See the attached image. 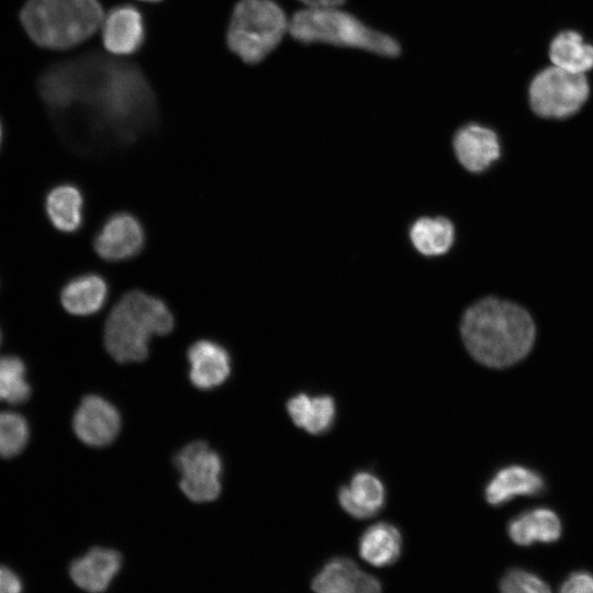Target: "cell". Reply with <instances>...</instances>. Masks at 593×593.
Segmentation results:
<instances>
[{
    "mask_svg": "<svg viewBox=\"0 0 593 593\" xmlns=\"http://www.w3.org/2000/svg\"><path fill=\"white\" fill-rule=\"evenodd\" d=\"M455 230L452 223L443 216L421 217L410 230V238L415 249L426 256L447 253L452 246Z\"/></svg>",
    "mask_w": 593,
    "mask_h": 593,
    "instance_id": "cb8c5ba5",
    "label": "cell"
},
{
    "mask_svg": "<svg viewBox=\"0 0 593 593\" xmlns=\"http://www.w3.org/2000/svg\"><path fill=\"white\" fill-rule=\"evenodd\" d=\"M552 65L569 72L584 75L593 68V46L574 31L559 33L551 42Z\"/></svg>",
    "mask_w": 593,
    "mask_h": 593,
    "instance_id": "603a6c76",
    "label": "cell"
},
{
    "mask_svg": "<svg viewBox=\"0 0 593 593\" xmlns=\"http://www.w3.org/2000/svg\"><path fill=\"white\" fill-rule=\"evenodd\" d=\"M340 506L355 518H368L376 515L385 501L383 483L372 473L357 472L348 485L338 491Z\"/></svg>",
    "mask_w": 593,
    "mask_h": 593,
    "instance_id": "e0dca14e",
    "label": "cell"
},
{
    "mask_svg": "<svg viewBox=\"0 0 593 593\" xmlns=\"http://www.w3.org/2000/svg\"><path fill=\"white\" fill-rule=\"evenodd\" d=\"M289 23L272 0H239L227 30L230 49L247 64L264 60L280 43Z\"/></svg>",
    "mask_w": 593,
    "mask_h": 593,
    "instance_id": "8992f818",
    "label": "cell"
},
{
    "mask_svg": "<svg viewBox=\"0 0 593 593\" xmlns=\"http://www.w3.org/2000/svg\"><path fill=\"white\" fill-rule=\"evenodd\" d=\"M454 150L461 166L471 172L485 170L500 157V143L496 134L479 124H467L454 136Z\"/></svg>",
    "mask_w": 593,
    "mask_h": 593,
    "instance_id": "7c38bea8",
    "label": "cell"
},
{
    "mask_svg": "<svg viewBox=\"0 0 593 593\" xmlns=\"http://www.w3.org/2000/svg\"><path fill=\"white\" fill-rule=\"evenodd\" d=\"M103 45L112 54L128 55L143 44V16L134 7L120 5L110 11L102 22Z\"/></svg>",
    "mask_w": 593,
    "mask_h": 593,
    "instance_id": "9a60e30c",
    "label": "cell"
},
{
    "mask_svg": "<svg viewBox=\"0 0 593 593\" xmlns=\"http://www.w3.org/2000/svg\"><path fill=\"white\" fill-rule=\"evenodd\" d=\"M559 593H593V575L586 571H578L570 574Z\"/></svg>",
    "mask_w": 593,
    "mask_h": 593,
    "instance_id": "83f0119b",
    "label": "cell"
},
{
    "mask_svg": "<svg viewBox=\"0 0 593 593\" xmlns=\"http://www.w3.org/2000/svg\"><path fill=\"white\" fill-rule=\"evenodd\" d=\"M180 474V489L188 499L202 503L214 501L221 493L222 460L205 441H193L175 457Z\"/></svg>",
    "mask_w": 593,
    "mask_h": 593,
    "instance_id": "ba28073f",
    "label": "cell"
},
{
    "mask_svg": "<svg viewBox=\"0 0 593 593\" xmlns=\"http://www.w3.org/2000/svg\"><path fill=\"white\" fill-rule=\"evenodd\" d=\"M291 36L303 43H325L355 47L384 57L401 53L399 42L392 36L373 30L355 15L337 8H306L298 11L288 25Z\"/></svg>",
    "mask_w": 593,
    "mask_h": 593,
    "instance_id": "5b68a950",
    "label": "cell"
},
{
    "mask_svg": "<svg viewBox=\"0 0 593 593\" xmlns=\"http://www.w3.org/2000/svg\"><path fill=\"white\" fill-rule=\"evenodd\" d=\"M0 593H23V582L12 569L0 564Z\"/></svg>",
    "mask_w": 593,
    "mask_h": 593,
    "instance_id": "f1b7e54d",
    "label": "cell"
},
{
    "mask_svg": "<svg viewBox=\"0 0 593 593\" xmlns=\"http://www.w3.org/2000/svg\"><path fill=\"white\" fill-rule=\"evenodd\" d=\"M109 284L97 272H87L68 280L60 291V303L70 314L87 316L97 313L108 300Z\"/></svg>",
    "mask_w": 593,
    "mask_h": 593,
    "instance_id": "2e32d148",
    "label": "cell"
},
{
    "mask_svg": "<svg viewBox=\"0 0 593 593\" xmlns=\"http://www.w3.org/2000/svg\"><path fill=\"white\" fill-rule=\"evenodd\" d=\"M0 342H1V333H0Z\"/></svg>",
    "mask_w": 593,
    "mask_h": 593,
    "instance_id": "836d02e7",
    "label": "cell"
},
{
    "mask_svg": "<svg viewBox=\"0 0 593 593\" xmlns=\"http://www.w3.org/2000/svg\"><path fill=\"white\" fill-rule=\"evenodd\" d=\"M545 482L539 473L522 467L501 469L489 481L484 495L489 504L497 506L519 495H536L542 492Z\"/></svg>",
    "mask_w": 593,
    "mask_h": 593,
    "instance_id": "d6986e66",
    "label": "cell"
},
{
    "mask_svg": "<svg viewBox=\"0 0 593 593\" xmlns=\"http://www.w3.org/2000/svg\"><path fill=\"white\" fill-rule=\"evenodd\" d=\"M2 141H3V126L0 120V148H1Z\"/></svg>",
    "mask_w": 593,
    "mask_h": 593,
    "instance_id": "4dcf8cb0",
    "label": "cell"
},
{
    "mask_svg": "<svg viewBox=\"0 0 593 593\" xmlns=\"http://www.w3.org/2000/svg\"><path fill=\"white\" fill-rule=\"evenodd\" d=\"M142 1L156 2V1H160V0H142Z\"/></svg>",
    "mask_w": 593,
    "mask_h": 593,
    "instance_id": "d6a6232c",
    "label": "cell"
},
{
    "mask_svg": "<svg viewBox=\"0 0 593 593\" xmlns=\"http://www.w3.org/2000/svg\"><path fill=\"white\" fill-rule=\"evenodd\" d=\"M590 86L584 75L556 66L539 71L529 86L533 111L548 119H562L578 112L586 101Z\"/></svg>",
    "mask_w": 593,
    "mask_h": 593,
    "instance_id": "52a82bcc",
    "label": "cell"
},
{
    "mask_svg": "<svg viewBox=\"0 0 593 593\" xmlns=\"http://www.w3.org/2000/svg\"><path fill=\"white\" fill-rule=\"evenodd\" d=\"M292 422L312 435L327 432L335 419V402L329 395L309 396L300 393L287 403Z\"/></svg>",
    "mask_w": 593,
    "mask_h": 593,
    "instance_id": "44dd1931",
    "label": "cell"
},
{
    "mask_svg": "<svg viewBox=\"0 0 593 593\" xmlns=\"http://www.w3.org/2000/svg\"><path fill=\"white\" fill-rule=\"evenodd\" d=\"M121 555L110 548L93 547L69 566L74 583L89 592H104L121 569Z\"/></svg>",
    "mask_w": 593,
    "mask_h": 593,
    "instance_id": "4fadbf2b",
    "label": "cell"
},
{
    "mask_svg": "<svg viewBox=\"0 0 593 593\" xmlns=\"http://www.w3.org/2000/svg\"><path fill=\"white\" fill-rule=\"evenodd\" d=\"M175 321L167 304L141 290H131L112 307L103 332L108 353L119 362L142 361L154 335L171 332Z\"/></svg>",
    "mask_w": 593,
    "mask_h": 593,
    "instance_id": "3957f363",
    "label": "cell"
},
{
    "mask_svg": "<svg viewBox=\"0 0 593 593\" xmlns=\"http://www.w3.org/2000/svg\"><path fill=\"white\" fill-rule=\"evenodd\" d=\"M460 332L469 354L491 368L508 367L523 359L536 335L526 310L497 298H485L468 307Z\"/></svg>",
    "mask_w": 593,
    "mask_h": 593,
    "instance_id": "7a4b0ae2",
    "label": "cell"
},
{
    "mask_svg": "<svg viewBox=\"0 0 593 593\" xmlns=\"http://www.w3.org/2000/svg\"><path fill=\"white\" fill-rule=\"evenodd\" d=\"M77 437L88 446L104 447L111 444L121 428L116 407L99 395H87L78 406L72 421Z\"/></svg>",
    "mask_w": 593,
    "mask_h": 593,
    "instance_id": "30bf717a",
    "label": "cell"
},
{
    "mask_svg": "<svg viewBox=\"0 0 593 593\" xmlns=\"http://www.w3.org/2000/svg\"><path fill=\"white\" fill-rule=\"evenodd\" d=\"M44 209L51 224L61 233H76L83 224L85 198L74 183L53 187L45 197Z\"/></svg>",
    "mask_w": 593,
    "mask_h": 593,
    "instance_id": "ac0fdd59",
    "label": "cell"
},
{
    "mask_svg": "<svg viewBox=\"0 0 593 593\" xmlns=\"http://www.w3.org/2000/svg\"><path fill=\"white\" fill-rule=\"evenodd\" d=\"M30 429L26 419L14 412H0V457L11 458L26 446Z\"/></svg>",
    "mask_w": 593,
    "mask_h": 593,
    "instance_id": "484cf974",
    "label": "cell"
},
{
    "mask_svg": "<svg viewBox=\"0 0 593 593\" xmlns=\"http://www.w3.org/2000/svg\"><path fill=\"white\" fill-rule=\"evenodd\" d=\"M500 593H551V590L538 575L523 569H512L502 578Z\"/></svg>",
    "mask_w": 593,
    "mask_h": 593,
    "instance_id": "4316f807",
    "label": "cell"
},
{
    "mask_svg": "<svg viewBox=\"0 0 593 593\" xmlns=\"http://www.w3.org/2000/svg\"><path fill=\"white\" fill-rule=\"evenodd\" d=\"M31 394L23 361L14 356L0 357V401L10 404L25 402Z\"/></svg>",
    "mask_w": 593,
    "mask_h": 593,
    "instance_id": "d4e9b609",
    "label": "cell"
},
{
    "mask_svg": "<svg viewBox=\"0 0 593 593\" xmlns=\"http://www.w3.org/2000/svg\"><path fill=\"white\" fill-rule=\"evenodd\" d=\"M146 240L142 222L132 213L111 214L97 232L93 248L107 261H124L137 256Z\"/></svg>",
    "mask_w": 593,
    "mask_h": 593,
    "instance_id": "9c48e42d",
    "label": "cell"
},
{
    "mask_svg": "<svg viewBox=\"0 0 593 593\" xmlns=\"http://www.w3.org/2000/svg\"><path fill=\"white\" fill-rule=\"evenodd\" d=\"M312 589L315 593H380L381 584L353 560L339 557L322 568Z\"/></svg>",
    "mask_w": 593,
    "mask_h": 593,
    "instance_id": "8fae6325",
    "label": "cell"
},
{
    "mask_svg": "<svg viewBox=\"0 0 593 593\" xmlns=\"http://www.w3.org/2000/svg\"><path fill=\"white\" fill-rule=\"evenodd\" d=\"M402 538L399 529L389 523H377L365 530L359 540V555L368 563L385 567L398 560Z\"/></svg>",
    "mask_w": 593,
    "mask_h": 593,
    "instance_id": "7402d4cb",
    "label": "cell"
},
{
    "mask_svg": "<svg viewBox=\"0 0 593 593\" xmlns=\"http://www.w3.org/2000/svg\"><path fill=\"white\" fill-rule=\"evenodd\" d=\"M37 89L82 154L127 147L157 123L154 92L131 64L86 55L47 67Z\"/></svg>",
    "mask_w": 593,
    "mask_h": 593,
    "instance_id": "6da1fadb",
    "label": "cell"
},
{
    "mask_svg": "<svg viewBox=\"0 0 593 593\" xmlns=\"http://www.w3.org/2000/svg\"><path fill=\"white\" fill-rule=\"evenodd\" d=\"M346 0H311L310 8L332 9L345 3Z\"/></svg>",
    "mask_w": 593,
    "mask_h": 593,
    "instance_id": "f546056e",
    "label": "cell"
},
{
    "mask_svg": "<svg viewBox=\"0 0 593 593\" xmlns=\"http://www.w3.org/2000/svg\"><path fill=\"white\" fill-rule=\"evenodd\" d=\"M189 378L199 389L210 390L221 385L231 373V358L220 344L202 339L188 349Z\"/></svg>",
    "mask_w": 593,
    "mask_h": 593,
    "instance_id": "5bb4252c",
    "label": "cell"
},
{
    "mask_svg": "<svg viewBox=\"0 0 593 593\" xmlns=\"http://www.w3.org/2000/svg\"><path fill=\"white\" fill-rule=\"evenodd\" d=\"M300 1L304 2L306 5H310V2H311V0H300Z\"/></svg>",
    "mask_w": 593,
    "mask_h": 593,
    "instance_id": "1f68e13d",
    "label": "cell"
},
{
    "mask_svg": "<svg viewBox=\"0 0 593 593\" xmlns=\"http://www.w3.org/2000/svg\"><path fill=\"white\" fill-rule=\"evenodd\" d=\"M510 538L519 546L553 542L561 535L558 515L549 508H535L513 517L507 526Z\"/></svg>",
    "mask_w": 593,
    "mask_h": 593,
    "instance_id": "ffe728a7",
    "label": "cell"
},
{
    "mask_svg": "<svg viewBox=\"0 0 593 593\" xmlns=\"http://www.w3.org/2000/svg\"><path fill=\"white\" fill-rule=\"evenodd\" d=\"M98 0H26L21 24L40 47L71 48L92 36L103 22Z\"/></svg>",
    "mask_w": 593,
    "mask_h": 593,
    "instance_id": "277c9868",
    "label": "cell"
}]
</instances>
